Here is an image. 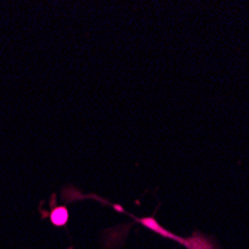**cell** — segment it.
<instances>
[{
	"label": "cell",
	"instance_id": "obj_1",
	"mask_svg": "<svg viewBox=\"0 0 249 249\" xmlns=\"http://www.w3.org/2000/svg\"><path fill=\"white\" fill-rule=\"evenodd\" d=\"M143 224H146L148 227H151V229H154V230H157V233H160V234H163V236H169V237H172V239H175V240H178V242H180L182 243L187 249H216L215 248V245L208 239V237H205V236H201L200 233H194L191 237H188V239H182V237H176V236H173L172 233H169L167 230H164V229H161L160 225H158L154 219H145V221H142Z\"/></svg>",
	"mask_w": 249,
	"mask_h": 249
},
{
	"label": "cell",
	"instance_id": "obj_2",
	"mask_svg": "<svg viewBox=\"0 0 249 249\" xmlns=\"http://www.w3.org/2000/svg\"><path fill=\"white\" fill-rule=\"evenodd\" d=\"M51 219H53V222H54V224H57V225L64 224V222H66V219H67V212H66V209H64V208H58V209H55V211L53 212V215H51Z\"/></svg>",
	"mask_w": 249,
	"mask_h": 249
}]
</instances>
